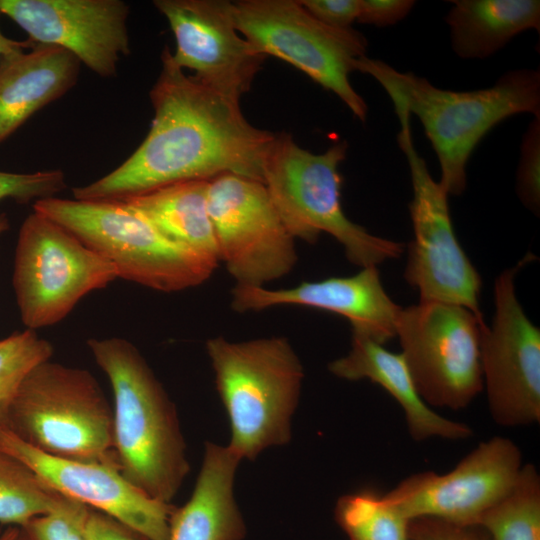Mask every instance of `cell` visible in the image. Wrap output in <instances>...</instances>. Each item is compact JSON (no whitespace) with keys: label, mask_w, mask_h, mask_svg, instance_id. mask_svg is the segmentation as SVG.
<instances>
[{"label":"cell","mask_w":540,"mask_h":540,"mask_svg":"<svg viewBox=\"0 0 540 540\" xmlns=\"http://www.w3.org/2000/svg\"><path fill=\"white\" fill-rule=\"evenodd\" d=\"M150 90V130L120 166L72 189L74 199L124 201L171 184L234 173L262 182L277 134L251 125L239 101L185 74L165 46Z\"/></svg>","instance_id":"1"},{"label":"cell","mask_w":540,"mask_h":540,"mask_svg":"<svg viewBox=\"0 0 540 540\" xmlns=\"http://www.w3.org/2000/svg\"><path fill=\"white\" fill-rule=\"evenodd\" d=\"M86 344L112 387L121 474L150 498L170 504L190 470L174 403L133 343L109 337Z\"/></svg>","instance_id":"2"},{"label":"cell","mask_w":540,"mask_h":540,"mask_svg":"<svg viewBox=\"0 0 540 540\" xmlns=\"http://www.w3.org/2000/svg\"><path fill=\"white\" fill-rule=\"evenodd\" d=\"M354 71L370 75L391 101L419 119L439 162V183L448 195L464 192L468 160L493 127L521 113L540 116L539 69L511 70L491 87L473 91L438 88L426 78L366 55L354 62Z\"/></svg>","instance_id":"3"},{"label":"cell","mask_w":540,"mask_h":540,"mask_svg":"<svg viewBox=\"0 0 540 540\" xmlns=\"http://www.w3.org/2000/svg\"><path fill=\"white\" fill-rule=\"evenodd\" d=\"M206 351L230 422L229 448L241 460H253L266 448L288 443L304 378L290 342L219 336L207 340Z\"/></svg>","instance_id":"4"},{"label":"cell","mask_w":540,"mask_h":540,"mask_svg":"<svg viewBox=\"0 0 540 540\" xmlns=\"http://www.w3.org/2000/svg\"><path fill=\"white\" fill-rule=\"evenodd\" d=\"M346 141L315 154L286 133L277 134L264 165L262 182L284 225L296 239L315 243L322 233L336 239L347 259L361 268L398 258L403 243L375 236L352 222L341 204L339 165Z\"/></svg>","instance_id":"5"},{"label":"cell","mask_w":540,"mask_h":540,"mask_svg":"<svg viewBox=\"0 0 540 540\" xmlns=\"http://www.w3.org/2000/svg\"><path fill=\"white\" fill-rule=\"evenodd\" d=\"M6 428L45 454L119 469L113 408L86 369L50 359L36 365L13 399Z\"/></svg>","instance_id":"6"},{"label":"cell","mask_w":540,"mask_h":540,"mask_svg":"<svg viewBox=\"0 0 540 540\" xmlns=\"http://www.w3.org/2000/svg\"><path fill=\"white\" fill-rule=\"evenodd\" d=\"M33 210L54 221L112 263L119 278L171 293L207 281L218 264L163 236L123 201L48 197Z\"/></svg>","instance_id":"7"},{"label":"cell","mask_w":540,"mask_h":540,"mask_svg":"<svg viewBox=\"0 0 540 540\" xmlns=\"http://www.w3.org/2000/svg\"><path fill=\"white\" fill-rule=\"evenodd\" d=\"M231 13L236 30L257 51L290 63L366 120L367 104L349 80L354 62L366 55L362 33L323 24L299 0H240L231 2Z\"/></svg>","instance_id":"8"},{"label":"cell","mask_w":540,"mask_h":540,"mask_svg":"<svg viewBox=\"0 0 540 540\" xmlns=\"http://www.w3.org/2000/svg\"><path fill=\"white\" fill-rule=\"evenodd\" d=\"M117 278L112 263L54 221L34 210L23 221L12 284L27 329L57 324L85 295Z\"/></svg>","instance_id":"9"},{"label":"cell","mask_w":540,"mask_h":540,"mask_svg":"<svg viewBox=\"0 0 540 540\" xmlns=\"http://www.w3.org/2000/svg\"><path fill=\"white\" fill-rule=\"evenodd\" d=\"M393 105L400 123L397 142L407 160L413 190L409 211L414 238L408 245L404 278L418 290L420 301L461 305L483 318L481 277L455 235L449 195L432 178L415 148L410 113L400 103Z\"/></svg>","instance_id":"10"},{"label":"cell","mask_w":540,"mask_h":540,"mask_svg":"<svg viewBox=\"0 0 540 540\" xmlns=\"http://www.w3.org/2000/svg\"><path fill=\"white\" fill-rule=\"evenodd\" d=\"M486 326L461 305L419 301L401 308L396 321L401 354L429 406L464 409L483 390L480 345Z\"/></svg>","instance_id":"11"},{"label":"cell","mask_w":540,"mask_h":540,"mask_svg":"<svg viewBox=\"0 0 540 540\" xmlns=\"http://www.w3.org/2000/svg\"><path fill=\"white\" fill-rule=\"evenodd\" d=\"M207 205L220 262L236 285L264 287L298 261L295 238L263 182L234 173L208 180Z\"/></svg>","instance_id":"12"},{"label":"cell","mask_w":540,"mask_h":540,"mask_svg":"<svg viewBox=\"0 0 540 540\" xmlns=\"http://www.w3.org/2000/svg\"><path fill=\"white\" fill-rule=\"evenodd\" d=\"M527 254L495 280V311L482 331L480 355L483 385L494 422L503 427L540 422V330L527 317L515 290Z\"/></svg>","instance_id":"13"},{"label":"cell","mask_w":540,"mask_h":540,"mask_svg":"<svg viewBox=\"0 0 540 540\" xmlns=\"http://www.w3.org/2000/svg\"><path fill=\"white\" fill-rule=\"evenodd\" d=\"M523 466L520 448L494 436L479 443L445 474L415 473L384 494L409 521L431 517L459 525H477L482 514L512 488Z\"/></svg>","instance_id":"14"},{"label":"cell","mask_w":540,"mask_h":540,"mask_svg":"<svg viewBox=\"0 0 540 540\" xmlns=\"http://www.w3.org/2000/svg\"><path fill=\"white\" fill-rule=\"evenodd\" d=\"M176 41L172 58L203 85L236 101L248 92L267 56L237 30L231 2L224 0H156Z\"/></svg>","instance_id":"15"},{"label":"cell","mask_w":540,"mask_h":540,"mask_svg":"<svg viewBox=\"0 0 540 540\" xmlns=\"http://www.w3.org/2000/svg\"><path fill=\"white\" fill-rule=\"evenodd\" d=\"M0 13L32 44L61 47L100 77L115 76L130 53L129 6L121 0H0Z\"/></svg>","instance_id":"16"},{"label":"cell","mask_w":540,"mask_h":540,"mask_svg":"<svg viewBox=\"0 0 540 540\" xmlns=\"http://www.w3.org/2000/svg\"><path fill=\"white\" fill-rule=\"evenodd\" d=\"M0 449L31 468L62 496L117 519L147 540H167L175 506L147 496L117 467L45 454L6 427L0 428Z\"/></svg>","instance_id":"17"},{"label":"cell","mask_w":540,"mask_h":540,"mask_svg":"<svg viewBox=\"0 0 540 540\" xmlns=\"http://www.w3.org/2000/svg\"><path fill=\"white\" fill-rule=\"evenodd\" d=\"M280 305H301L329 311L348 319L352 334L384 345L396 337L402 307L386 293L377 266L361 268L347 277L301 282L283 289L235 285L231 308L239 313Z\"/></svg>","instance_id":"18"},{"label":"cell","mask_w":540,"mask_h":540,"mask_svg":"<svg viewBox=\"0 0 540 540\" xmlns=\"http://www.w3.org/2000/svg\"><path fill=\"white\" fill-rule=\"evenodd\" d=\"M80 64L67 50L45 44L0 57V143L73 88Z\"/></svg>","instance_id":"19"},{"label":"cell","mask_w":540,"mask_h":540,"mask_svg":"<svg viewBox=\"0 0 540 540\" xmlns=\"http://www.w3.org/2000/svg\"><path fill=\"white\" fill-rule=\"evenodd\" d=\"M328 369L339 378L369 379L384 388L402 407L415 441L433 437L463 440L473 434L467 424L441 416L422 399L401 353L390 352L367 337L352 334L348 354L330 362Z\"/></svg>","instance_id":"20"},{"label":"cell","mask_w":540,"mask_h":540,"mask_svg":"<svg viewBox=\"0 0 540 540\" xmlns=\"http://www.w3.org/2000/svg\"><path fill=\"white\" fill-rule=\"evenodd\" d=\"M241 459L229 448L206 442L190 499L173 510L167 540H242L246 527L234 498Z\"/></svg>","instance_id":"21"},{"label":"cell","mask_w":540,"mask_h":540,"mask_svg":"<svg viewBox=\"0 0 540 540\" xmlns=\"http://www.w3.org/2000/svg\"><path fill=\"white\" fill-rule=\"evenodd\" d=\"M446 23L451 45L463 59H484L516 35L540 31L538 0H454Z\"/></svg>","instance_id":"22"},{"label":"cell","mask_w":540,"mask_h":540,"mask_svg":"<svg viewBox=\"0 0 540 540\" xmlns=\"http://www.w3.org/2000/svg\"><path fill=\"white\" fill-rule=\"evenodd\" d=\"M206 180L179 182L124 200L163 236L219 264Z\"/></svg>","instance_id":"23"},{"label":"cell","mask_w":540,"mask_h":540,"mask_svg":"<svg viewBox=\"0 0 540 540\" xmlns=\"http://www.w3.org/2000/svg\"><path fill=\"white\" fill-rule=\"evenodd\" d=\"M71 499L52 489L31 468L0 449V523L18 528L64 508Z\"/></svg>","instance_id":"24"},{"label":"cell","mask_w":540,"mask_h":540,"mask_svg":"<svg viewBox=\"0 0 540 540\" xmlns=\"http://www.w3.org/2000/svg\"><path fill=\"white\" fill-rule=\"evenodd\" d=\"M477 525L491 540H540V476L533 464H523L512 488Z\"/></svg>","instance_id":"25"},{"label":"cell","mask_w":540,"mask_h":540,"mask_svg":"<svg viewBox=\"0 0 540 540\" xmlns=\"http://www.w3.org/2000/svg\"><path fill=\"white\" fill-rule=\"evenodd\" d=\"M334 514L349 540H410L409 520L375 491L341 496Z\"/></svg>","instance_id":"26"},{"label":"cell","mask_w":540,"mask_h":540,"mask_svg":"<svg viewBox=\"0 0 540 540\" xmlns=\"http://www.w3.org/2000/svg\"><path fill=\"white\" fill-rule=\"evenodd\" d=\"M53 352V345L30 329L0 340V428L7 425L10 406L24 378Z\"/></svg>","instance_id":"27"},{"label":"cell","mask_w":540,"mask_h":540,"mask_svg":"<svg viewBox=\"0 0 540 540\" xmlns=\"http://www.w3.org/2000/svg\"><path fill=\"white\" fill-rule=\"evenodd\" d=\"M87 506L71 500L54 512L34 517L20 528L25 540H85L83 520Z\"/></svg>","instance_id":"28"},{"label":"cell","mask_w":540,"mask_h":540,"mask_svg":"<svg viewBox=\"0 0 540 540\" xmlns=\"http://www.w3.org/2000/svg\"><path fill=\"white\" fill-rule=\"evenodd\" d=\"M516 190L522 204L539 215L540 116H534L522 138Z\"/></svg>","instance_id":"29"},{"label":"cell","mask_w":540,"mask_h":540,"mask_svg":"<svg viewBox=\"0 0 540 540\" xmlns=\"http://www.w3.org/2000/svg\"><path fill=\"white\" fill-rule=\"evenodd\" d=\"M65 187V176L61 170L32 173L0 171V201L13 199L24 204L32 200L53 197Z\"/></svg>","instance_id":"30"},{"label":"cell","mask_w":540,"mask_h":540,"mask_svg":"<svg viewBox=\"0 0 540 540\" xmlns=\"http://www.w3.org/2000/svg\"><path fill=\"white\" fill-rule=\"evenodd\" d=\"M410 540H491L479 525H459L431 517L409 521Z\"/></svg>","instance_id":"31"},{"label":"cell","mask_w":540,"mask_h":540,"mask_svg":"<svg viewBox=\"0 0 540 540\" xmlns=\"http://www.w3.org/2000/svg\"><path fill=\"white\" fill-rule=\"evenodd\" d=\"M323 24L339 29L351 28L357 21L359 0H299Z\"/></svg>","instance_id":"32"},{"label":"cell","mask_w":540,"mask_h":540,"mask_svg":"<svg viewBox=\"0 0 540 540\" xmlns=\"http://www.w3.org/2000/svg\"><path fill=\"white\" fill-rule=\"evenodd\" d=\"M412 0H359L357 21L386 27L404 19L412 10Z\"/></svg>","instance_id":"33"},{"label":"cell","mask_w":540,"mask_h":540,"mask_svg":"<svg viewBox=\"0 0 540 540\" xmlns=\"http://www.w3.org/2000/svg\"><path fill=\"white\" fill-rule=\"evenodd\" d=\"M85 540H147L117 519L87 508L83 520Z\"/></svg>","instance_id":"34"},{"label":"cell","mask_w":540,"mask_h":540,"mask_svg":"<svg viewBox=\"0 0 540 540\" xmlns=\"http://www.w3.org/2000/svg\"><path fill=\"white\" fill-rule=\"evenodd\" d=\"M32 46L33 44L29 40L17 41L6 37L0 29V57L16 50L29 49Z\"/></svg>","instance_id":"35"},{"label":"cell","mask_w":540,"mask_h":540,"mask_svg":"<svg viewBox=\"0 0 540 540\" xmlns=\"http://www.w3.org/2000/svg\"><path fill=\"white\" fill-rule=\"evenodd\" d=\"M20 534V528L10 526L0 534V540H17Z\"/></svg>","instance_id":"36"},{"label":"cell","mask_w":540,"mask_h":540,"mask_svg":"<svg viewBox=\"0 0 540 540\" xmlns=\"http://www.w3.org/2000/svg\"><path fill=\"white\" fill-rule=\"evenodd\" d=\"M9 229V219L5 213H0V235Z\"/></svg>","instance_id":"37"},{"label":"cell","mask_w":540,"mask_h":540,"mask_svg":"<svg viewBox=\"0 0 540 540\" xmlns=\"http://www.w3.org/2000/svg\"><path fill=\"white\" fill-rule=\"evenodd\" d=\"M17 540H25V539L22 537V535H21V533H20L19 536H18V538H17Z\"/></svg>","instance_id":"38"}]
</instances>
